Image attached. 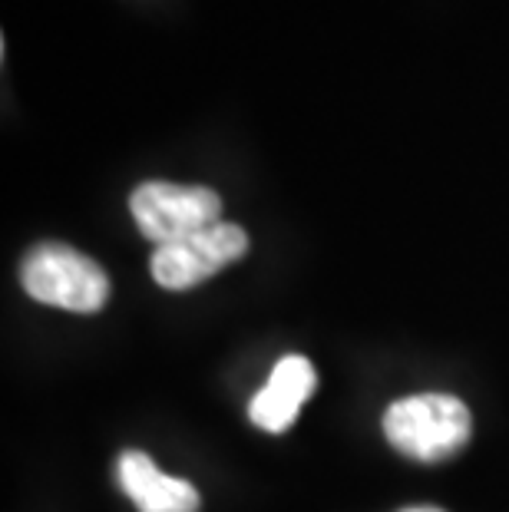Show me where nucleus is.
<instances>
[{"instance_id":"f257e3e1","label":"nucleus","mask_w":509,"mask_h":512,"mask_svg":"<svg viewBox=\"0 0 509 512\" xmlns=\"http://www.w3.org/2000/svg\"><path fill=\"white\" fill-rule=\"evenodd\" d=\"M470 410L450 394H417L391 403L384 413V437L397 453L420 463L450 460L470 443Z\"/></svg>"},{"instance_id":"f03ea898","label":"nucleus","mask_w":509,"mask_h":512,"mask_svg":"<svg viewBox=\"0 0 509 512\" xmlns=\"http://www.w3.org/2000/svg\"><path fill=\"white\" fill-rule=\"evenodd\" d=\"M24 291L40 304L77 314L100 311L110 298V278L93 258L70 245H37L20 265Z\"/></svg>"},{"instance_id":"7ed1b4c3","label":"nucleus","mask_w":509,"mask_h":512,"mask_svg":"<svg viewBox=\"0 0 509 512\" xmlns=\"http://www.w3.org/2000/svg\"><path fill=\"white\" fill-rule=\"evenodd\" d=\"M129 212L139 232L159 248L222 222V199L205 185L143 182L129 195Z\"/></svg>"},{"instance_id":"20e7f679","label":"nucleus","mask_w":509,"mask_h":512,"mask_svg":"<svg viewBox=\"0 0 509 512\" xmlns=\"http://www.w3.org/2000/svg\"><path fill=\"white\" fill-rule=\"evenodd\" d=\"M248 252V235L232 222H215L202 232L159 245L153 252V278L169 291H186L209 281Z\"/></svg>"},{"instance_id":"39448f33","label":"nucleus","mask_w":509,"mask_h":512,"mask_svg":"<svg viewBox=\"0 0 509 512\" xmlns=\"http://www.w3.org/2000/svg\"><path fill=\"white\" fill-rule=\"evenodd\" d=\"M314 384H318V374H314L308 357H281L272 377H268V384L248 403V417L265 433H285L298 420L301 403L314 394Z\"/></svg>"},{"instance_id":"423d86ee","label":"nucleus","mask_w":509,"mask_h":512,"mask_svg":"<svg viewBox=\"0 0 509 512\" xmlns=\"http://www.w3.org/2000/svg\"><path fill=\"white\" fill-rule=\"evenodd\" d=\"M119 486L133 499L139 512H199L202 499L196 486L186 479L162 473L153 463V456L129 450L119 456Z\"/></svg>"},{"instance_id":"0eeeda50","label":"nucleus","mask_w":509,"mask_h":512,"mask_svg":"<svg viewBox=\"0 0 509 512\" xmlns=\"http://www.w3.org/2000/svg\"><path fill=\"white\" fill-rule=\"evenodd\" d=\"M407 512H440V509H407Z\"/></svg>"}]
</instances>
